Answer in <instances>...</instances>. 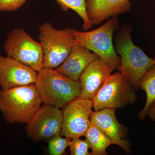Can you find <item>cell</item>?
Segmentation results:
<instances>
[{"label": "cell", "instance_id": "obj_18", "mask_svg": "<svg viewBox=\"0 0 155 155\" xmlns=\"http://www.w3.org/2000/svg\"><path fill=\"white\" fill-rule=\"evenodd\" d=\"M62 135L54 137L48 141V150L50 155H62L69 147L71 139L63 137Z\"/></svg>", "mask_w": 155, "mask_h": 155}, {"label": "cell", "instance_id": "obj_16", "mask_svg": "<svg viewBox=\"0 0 155 155\" xmlns=\"http://www.w3.org/2000/svg\"><path fill=\"white\" fill-rule=\"evenodd\" d=\"M139 88L144 91L147 96L144 107L138 114L139 119L143 120L147 116L148 108L155 100V64L147 70L142 77Z\"/></svg>", "mask_w": 155, "mask_h": 155}, {"label": "cell", "instance_id": "obj_13", "mask_svg": "<svg viewBox=\"0 0 155 155\" xmlns=\"http://www.w3.org/2000/svg\"><path fill=\"white\" fill-rule=\"evenodd\" d=\"M86 8L91 22L97 25L111 17L129 12L131 4L129 0H86Z\"/></svg>", "mask_w": 155, "mask_h": 155}, {"label": "cell", "instance_id": "obj_12", "mask_svg": "<svg viewBox=\"0 0 155 155\" xmlns=\"http://www.w3.org/2000/svg\"><path fill=\"white\" fill-rule=\"evenodd\" d=\"M115 68L98 58L92 62L81 75L80 97L92 99L100 90L107 78Z\"/></svg>", "mask_w": 155, "mask_h": 155}, {"label": "cell", "instance_id": "obj_9", "mask_svg": "<svg viewBox=\"0 0 155 155\" xmlns=\"http://www.w3.org/2000/svg\"><path fill=\"white\" fill-rule=\"evenodd\" d=\"M92 100L79 97L64 107L61 135L72 139L84 136L91 125Z\"/></svg>", "mask_w": 155, "mask_h": 155}, {"label": "cell", "instance_id": "obj_17", "mask_svg": "<svg viewBox=\"0 0 155 155\" xmlns=\"http://www.w3.org/2000/svg\"><path fill=\"white\" fill-rule=\"evenodd\" d=\"M63 11L72 10L76 12L83 21L82 28L84 31L91 28L94 25L89 19L86 8V0H56Z\"/></svg>", "mask_w": 155, "mask_h": 155}, {"label": "cell", "instance_id": "obj_20", "mask_svg": "<svg viewBox=\"0 0 155 155\" xmlns=\"http://www.w3.org/2000/svg\"><path fill=\"white\" fill-rule=\"evenodd\" d=\"M27 0H0V12H13L18 10Z\"/></svg>", "mask_w": 155, "mask_h": 155}, {"label": "cell", "instance_id": "obj_15", "mask_svg": "<svg viewBox=\"0 0 155 155\" xmlns=\"http://www.w3.org/2000/svg\"><path fill=\"white\" fill-rule=\"evenodd\" d=\"M84 136L91 150V155L107 154V149L112 144V142L110 138L101 129L91 123Z\"/></svg>", "mask_w": 155, "mask_h": 155}, {"label": "cell", "instance_id": "obj_8", "mask_svg": "<svg viewBox=\"0 0 155 155\" xmlns=\"http://www.w3.org/2000/svg\"><path fill=\"white\" fill-rule=\"evenodd\" d=\"M63 112L60 108L48 104L41 106L25 127L26 134L34 142L48 141L61 135Z\"/></svg>", "mask_w": 155, "mask_h": 155}, {"label": "cell", "instance_id": "obj_4", "mask_svg": "<svg viewBox=\"0 0 155 155\" xmlns=\"http://www.w3.org/2000/svg\"><path fill=\"white\" fill-rule=\"evenodd\" d=\"M119 26L117 17L107 19L105 23L94 30L79 31L72 28L75 45L93 52L108 65L119 70L121 58L113 44L114 31Z\"/></svg>", "mask_w": 155, "mask_h": 155}, {"label": "cell", "instance_id": "obj_6", "mask_svg": "<svg viewBox=\"0 0 155 155\" xmlns=\"http://www.w3.org/2000/svg\"><path fill=\"white\" fill-rule=\"evenodd\" d=\"M137 99L134 88L119 71L108 76L92 99L93 109H120L133 104Z\"/></svg>", "mask_w": 155, "mask_h": 155}, {"label": "cell", "instance_id": "obj_1", "mask_svg": "<svg viewBox=\"0 0 155 155\" xmlns=\"http://www.w3.org/2000/svg\"><path fill=\"white\" fill-rule=\"evenodd\" d=\"M131 28L123 25L115 38V51L120 56L119 71L134 89L139 88V83L145 73L155 64L154 59L149 58L132 41Z\"/></svg>", "mask_w": 155, "mask_h": 155}, {"label": "cell", "instance_id": "obj_7", "mask_svg": "<svg viewBox=\"0 0 155 155\" xmlns=\"http://www.w3.org/2000/svg\"><path fill=\"white\" fill-rule=\"evenodd\" d=\"M4 48L8 56L36 72L43 68L44 53L41 44L23 28H15L9 33Z\"/></svg>", "mask_w": 155, "mask_h": 155}, {"label": "cell", "instance_id": "obj_19", "mask_svg": "<svg viewBox=\"0 0 155 155\" xmlns=\"http://www.w3.org/2000/svg\"><path fill=\"white\" fill-rule=\"evenodd\" d=\"M69 147L71 155H91L89 151L90 148L87 141L80 137L71 139Z\"/></svg>", "mask_w": 155, "mask_h": 155}, {"label": "cell", "instance_id": "obj_14", "mask_svg": "<svg viewBox=\"0 0 155 155\" xmlns=\"http://www.w3.org/2000/svg\"><path fill=\"white\" fill-rule=\"evenodd\" d=\"M98 58V56L90 50L75 44L65 61L55 70L72 80L79 81L81 74Z\"/></svg>", "mask_w": 155, "mask_h": 155}, {"label": "cell", "instance_id": "obj_5", "mask_svg": "<svg viewBox=\"0 0 155 155\" xmlns=\"http://www.w3.org/2000/svg\"><path fill=\"white\" fill-rule=\"evenodd\" d=\"M43 50V68L55 69L65 61L75 44L72 28L57 29L48 22L39 26Z\"/></svg>", "mask_w": 155, "mask_h": 155}, {"label": "cell", "instance_id": "obj_21", "mask_svg": "<svg viewBox=\"0 0 155 155\" xmlns=\"http://www.w3.org/2000/svg\"><path fill=\"white\" fill-rule=\"evenodd\" d=\"M147 116L155 122V100L148 108L147 111Z\"/></svg>", "mask_w": 155, "mask_h": 155}, {"label": "cell", "instance_id": "obj_3", "mask_svg": "<svg viewBox=\"0 0 155 155\" xmlns=\"http://www.w3.org/2000/svg\"><path fill=\"white\" fill-rule=\"evenodd\" d=\"M35 84L43 103L60 109L80 96L81 92L79 81L50 68H43L37 72Z\"/></svg>", "mask_w": 155, "mask_h": 155}, {"label": "cell", "instance_id": "obj_2", "mask_svg": "<svg viewBox=\"0 0 155 155\" xmlns=\"http://www.w3.org/2000/svg\"><path fill=\"white\" fill-rule=\"evenodd\" d=\"M42 103L35 84L0 89V111L11 124H27Z\"/></svg>", "mask_w": 155, "mask_h": 155}, {"label": "cell", "instance_id": "obj_10", "mask_svg": "<svg viewBox=\"0 0 155 155\" xmlns=\"http://www.w3.org/2000/svg\"><path fill=\"white\" fill-rule=\"evenodd\" d=\"M37 72L9 56L0 55V86L4 90L35 84Z\"/></svg>", "mask_w": 155, "mask_h": 155}, {"label": "cell", "instance_id": "obj_11", "mask_svg": "<svg viewBox=\"0 0 155 155\" xmlns=\"http://www.w3.org/2000/svg\"><path fill=\"white\" fill-rule=\"evenodd\" d=\"M116 110L105 108L93 112L91 122L101 129L110 139L112 144L119 146L125 152H131L129 142L126 137V129L116 119Z\"/></svg>", "mask_w": 155, "mask_h": 155}]
</instances>
